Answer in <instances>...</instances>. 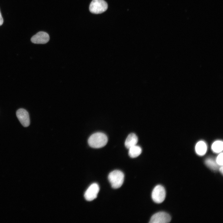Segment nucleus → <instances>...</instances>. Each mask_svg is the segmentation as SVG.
<instances>
[{
  "label": "nucleus",
  "instance_id": "obj_1",
  "mask_svg": "<svg viewBox=\"0 0 223 223\" xmlns=\"http://www.w3.org/2000/svg\"><path fill=\"white\" fill-rule=\"evenodd\" d=\"M107 141V137L105 134L101 132H97L90 136L88 143L91 147L98 148L105 146Z\"/></svg>",
  "mask_w": 223,
  "mask_h": 223
},
{
  "label": "nucleus",
  "instance_id": "obj_2",
  "mask_svg": "<svg viewBox=\"0 0 223 223\" xmlns=\"http://www.w3.org/2000/svg\"><path fill=\"white\" fill-rule=\"evenodd\" d=\"M124 178L123 173L119 170L111 172L108 176V179L112 187L114 189L120 187L122 185Z\"/></svg>",
  "mask_w": 223,
  "mask_h": 223
},
{
  "label": "nucleus",
  "instance_id": "obj_3",
  "mask_svg": "<svg viewBox=\"0 0 223 223\" xmlns=\"http://www.w3.org/2000/svg\"><path fill=\"white\" fill-rule=\"evenodd\" d=\"M107 7V4L104 0H93L90 3L89 10L92 13L98 14L105 11Z\"/></svg>",
  "mask_w": 223,
  "mask_h": 223
},
{
  "label": "nucleus",
  "instance_id": "obj_4",
  "mask_svg": "<svg viewBox=\"0 0 223 223\" xmlns=\"http://www.w3.org/2000/svg\"><path fill=\"white\" fill-rule=\"evenodd\" d=\"M166 192L164 188L160 185L156 186L152 190L151 197L153 201L157 203H160L164 200Z\"/></svg>",
  "mask_w": 223,
  "mask_h": 223
},
{
  "label": "nucleus",
  "instance_id": "obj_5",
  "mask_svg": "<svg viewBox=\"0 0 223 223\" xmlns=\"http://www.w3.org/2000/svg\"><path fill=\"white\" fill-rule=\"evenodd\" d=\"M171 220L170 215L164 212H160L155 213L151 217L149 223H167Z\"/></svg>",
  "mask_w": 223,
  "mask_h": 223
},
{
  "label": "nucleus",
  "instance_id": "obj_6",
  "mask_svg": "<svg viewBox=\"0 0 223 223\" xmlns=\"http://www.w3.org/2000/svg\"><path fill=\"white\" fill-rule=\"evenodd\" d=\"M99 190L98 185L96 183L91 184L85 192L84 197L86 200L91 201L95 199Z\"/></svg>",
  "mask_w": 223,
  "mask_h": 223
},
{
  "label": "nucleus",
  "instance_id": "obj_7",
  "mask_svg": "<svg viewBox=\"0 0 223 223\" xmlns=\"http://www.w3.org/2000/svg\"><path fill=\"white\" fill-rule=\"evenodd\" d=\"M16 116L21 124L25 127L28 126L30 124V119L28 112L24 109L21 108L16 112Z\"/></svg>",
  "mask_w": 223,
  "mask_h": 223
},
{
  "label": "nucleus",
  "instance_id": "obj_8",
  "mask_svg": "<svg viewBox=\"0 0 223 223\" xmlns=\"http://www.w3.org/2000/svg\"><path fill=\"white\" fill-rule=\"evenodd\" d=\"M49 35L47 33L40 31L33 36L31 40L34 43L44 44L47 43L49 41Z\"/></svg>",
  "mask_w": 223,
  "mask_h": 223
},
{
  "label": "nucleus",
  "instance_id": "obj_9",
  "mask_svg": "<svg viewBox=\"0 0 223 223\" xmlns=\"http://www.w3.org/2000/svg\"><path fill=\"white\" fill-rule=\"evenodd\" d=\"M138 142V138L134 133L129 134L127 137L125 142V146L128 149L136 145Z\"/></svg>",
  "mask_w": 223,
  "mask_h": 223
},
{
  "label": "nucleus",
  "instance_id": "obj_10",
  "mask_svg": "<svg viewBox=\"0 0 223 223\" xmlns=\"http://www.w3.org/2000/svg\"><path fill=\"white\" fill-rule=\"evenodd\" d=\"M195 149L197 154L199 155H203L206 152L207 146L204 142L200 141L196 144Z\"/></svg>",
  "mask_w": 223,
  "mask_h": 223
},
{
  "label": "nucleus",
  "instance_id": "obj_11",
  "mask_svg": "<svg viewBox=\"0 0 223 223\" xmlns=\"http://www.w3.org/2000/svg\"><path fill=\"white\" fill-rule=\"evenodd\" d=\"M129 149V155L130 157L132 158H134L138 156L142 151L141 147L136 145L131 147Z\"/></svg>",
  "mask_w": 223,
  "mask_h": 223
},
{
  "label": "nucleus",
  "instance_id": "obj_12",
  "mask_svg": "<svg viewBox=\"0 0 223 223\" xmlns=\"http://www.w3.org/2000/svg\"><path fill=\"white\" fill-rule=\"evenodd\" d=\"M212 151L216 153H219L222 151L223 143L222 141H217L215 142L212 144Z\"/></svg>",
  "mask_w": 223,
  "mask_h": 223
},
{
  "label": "nucleus",
  "instance_id": "obj_13",
  "mask_svg": "<svg viewBox=\"0 0 223 223\" xmlns=\"http://www.w3.org/2000/svg\"><path fill=\"white\" fill-rule=\"evenodd\" d=\"M205 163L208 167L213 170H216L218 168L216 162L212 159L208 158L206 159Z\"/></svg>",
  "mask_w": 223,
  "mask_h": 223
},
{
  "label": "nucleus",
  "instance_id": "obj_14",
  "mask_svg": "<svg viewBox=\"0 0 223 223\" xmlns=\"http://www.w3.org/2000/svg\"><path fill=\"white\" fill-rule=\"evenodd\" d=\"M223 154L222 152L220 153L217 157L216 162L220 166H222Z\"/></svg>",
  "mask_w": 223,
  "mask_h": 223
},
{
  "label": "nucleus",
  "instance_id": "obj_15",
  "mask_svg": "<svg viewBox=\"0 0 223 223\" xmlns=\"http://www.w3.org/2000/svg\"><path fill=\"white\" fill-rule=\"evenodd\" d=\"M3 20L2 17V15L0 11V26L3 23Z\"/></svg>",
  "mask_w": 223,
  "mask_h": 223
},
{
  "label": "nucleus",
  "instance_id": "obj_16",
  "mask_svg": "<svg viewBox=\"0 0 223 223\" xmlns=\"http://www.w3.org/2000/svg\"><path fill=\"white\" fill-rule=\"evenodd\" d=\"M219 170L221 174H222L223 173V168L222 166H221V167L219 168Z\"/></svg>",
  "mask_w": 223,
  "mask_h": 223
}]
</instances>
